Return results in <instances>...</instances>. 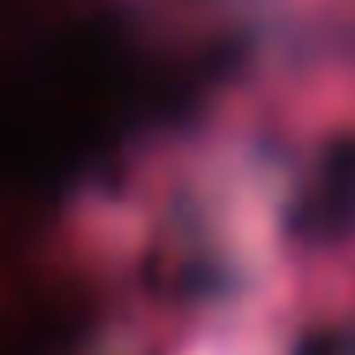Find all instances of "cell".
<instances>
[{"label":"cell","mask_w":355,"mask_h":355,"mask_svg":"<svg viewBox=\"0 0 355 355\" xmlns=\"http://www.w3.org/2000/svg\"><path fill=\"white\" fill-rule=\"evenodd\" d=\"M294 230L313 241H340L355 233V146L329 157L321 180L302 195L294 210Z\"/></svg>","instance_id":"obj_1"},{"label":"cell","mask_w":355,"mask_h":355,"mask_svg":"<svg viewBox=\"0 0 355 355\" xmlns=\"http://www.w3.org/2000/svg\"><path fill=\"white\" fill-rule=\"evenodd\" d=\"M294 355H355V332H309Z\"/></svg>","instance_id":"obj_2"}]
</instances>
